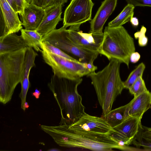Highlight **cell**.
I'll return each mask as SVG.
<instances>
[{
	"label": "cell",
	"instance_id": "obj_1",
	"mask_svg": "<svg viewBox=\"0 0 151 151\" xmlns=\"http://www.w3.org/2000/svg\"><path fill=\"white\" fill-rule=\"evenodd\" d=\"M41 129L51 137L60 146L79 148L94 151H110L114 149L126 150L110 134L83 133L69 129L68 125H42Z\"/></svg>",
	"mask_w": 151,
	"mask_h": 151
},
{
	"label": "cell",
	"instance_id": "obj_2",
	"mask_svg": "<svg viewBox=\"0 0 151 151\" xmlns=\"http://www.w3.org/2000/svg\"><path fill=\"white\" fill-rule=\"evenodd\" d=\"M82 81L81 78L72 80L52 75L47 85L60 108L61 118L59 124L70 126L85 113L77 89Z\"/></svg>",
	"mask_w": 151,
	"mask_h": 151
},
{
	"label": "cell",
	"instance_id": "obj_3",
	"mask_svg": "<svg viewBox=\"0 0 151 151\" xmlns=\"http://www.w3.org/2000/svg\"><path fill=\"white\" fill-rule=\"evenodd\" d=\"M121 63L116 59H111L102 70L97 72H91L87 75L91 79L96 91L102 109V116L111 110L116 97L124 88L120 74Z\"/></svg>",
	"mask_w": 151,
	"mask_h": 151
},
{
	"label": "cell",
	"instance_id": "obj_4",
	"mask_svg": "<svg viewBox=\"0 0 151 151\" xmlns=\"http://www.w3.org/2000/svg\"><path fill=\"white\" fill-rule=\"evenodd\" d=\"M27 47L0 54V102L3 104L11 101L15 88L22 82Z\"/></svg>",
	"mask_w": 151,
	"mask_h": 151
},
{
	"label": "cell",
	"instance_id": "obj_5",
	"mask_svg": "<svg viewBox=\"0 0 151 151\" xmlns=\"http://www.w3.org/2000/svg\"><path fill=\"white\" fill-rule=\"evenodd\" d=\"M99 54L109 60L116 59L129 67L130 57L135 52L134 39L123 26L106 27Z\"/></svg>",
	"mask_w": 151,
	"mask_h": 151
},
{
	"label": "cell",
	"instance_id": "obj_6",
	"mask_svg": "<svg viewBox=\"0 0 151 151\" xmlns=\"http://www.w3.org/2000/svg\"><path fill=\"white\" fill-rule=\"evenodd\" d=\"M41 45V52L44 61L51 67L54 75L57 77L76 79L91 73L87 68V63L68 59L54 54Z\"/></svg>",
	"mask_w": 151,
	"mask_h": 151
},
{
	"label": "cell",
	"instance_id": "obj_7",
	"mask_svg": "<svg viewBox=\"0 0 151 151\" xmlns=\"http://www.w3.org/2000/svg\"><path fill=\"white\" fill-rule=\"evenodd\" d=\"M66 28L63 26L52 31L43 37L42 42H49L80 62L93 63L99 53L75 45L67 37Z\"/></svg>",
	"mask_w": 151,
	"mask_h": 151
},
{
	"label": "cell",
	"instance_id": "obj_8",
	"mask_svg": "<svg viewBox=\"0 0 151 151\" xmlns=\"http://www.w3.org/2000/svg\"><path fill=\"white\" fill-rule=\"evenodd\" d=\"M94 4L92 0H71L64 13L63 26H80L91 20Z\"/></svg>",
	"mask_w": 151,
	"mask_h": 151
},
{
	"label": "cell",
	"instance_id": "obj_9",
	"mask_svg": "<svg viewBox=\"0 0 151 151\" xmlns=\"http://www.w3.org/2000/svg\"><path fill=\"white\" fill-rule=\"evenodd\" d=\"M69 129L83 133L110 134L114 130L102 116H92L85 113Z\"/></svg>",
	"mask_w": 151,
	"mask_h": 151
},
{
	"label": "cell",
	"instance_id": "obj_10",
	"mask_svg": "<svg viewBox=\"0 0 151 151\" xmlns=\"http://www.w3.org/2000/svg\"><path fill=\"white\" fill-rule=\"evenodd\" d=\"M80 27L78 25L70 26L67 29V37L77 46L99 53L104 33H83L80 30Z\"/></svg>",
	"mask_w": 151,
	"mask_h": 151
},
{
	"label": "cell",
	"instance_id": "obj_11",
	"mask_svg": "<svg viewBox=\"0 0 151 151\" xmlns=\"http://www.w3.org/2000/svg\"><path fill=\"white\" fill-rule=\"evenodd\" d=\"M141 119L129 116L120 124L113 127L114 131L110 134L122 146L127 150L128 146L137 134L141 123Z\"/></svg>",
	"mask_w": 151,
	"mask_h": 151
},
{
	"label": "cell",
	"instance_id": "obj_12",
	"mask_svg": "<svg viewBox=\"0 0 151 151\" xmlns=\"http://www.w3.org/2000/svg\"><path fill=\"white\" fill-rule=\"evenodd\" d=\"M0 37L20 30L23 25L19 19L18 13L6 0H0Z\"/></svg>",
	"mask_w": 151,
	"mask_h": 151
},
{
	"label": "cell",
	"instance_id": "obj_13",
	"mask_svg": "<svg viewBox=\"0 0 151 151\" xmlns=\"http://www.w3.org/2000/svg\"><path fill=\"white\" fill-rule=\"evenodd\" d=\"M117 0H104L98 10L94 17L90 22L89 32L103 34L104 26L109 17L114 10Z\"/></svg>",
	"mask_w": 151,
	"mask_h": 151
},
{
	"label": "cell",
	"instance_id": "obj_14",
	"mask_svg": "<svg viewBox=\"0 0 151 151\" xmlns=\"http://www.w3.org/2000/svg\"><path fill=\"white\" fill-rule=\"evenodd\" d=\"M64 6L58 5L52 6L45 10L43 19L36 30L43 37L56 29L59 22L63 20L61 17L62 7Z\"/></svg>",
	"mask_w": 151,
	"mask_h": 151
},
{
	"label": "cell",
	"instance_id": "obj_15",
	"mask_svg": "<svg viewBox=\"0 0 151 151\" xmlns=\"http://www.w3.org/2000/svg\"><path fill=\"white\" fill-rule=\"evenodd\" d=\"M45 12L43 8L28 3L24 8L23 14L20 17L24 29L36 30L41 22Z\"/></svg>",
	"mask_w": 151,
	"mask_h": 151
},
{
	"label": "cell",
	"instance_id": "obj_16",
	"mask_svg": "<svg viewBox=\"0 0 151 151\" xmlns=\"http://www.w3.org/2000/svg\"><path fill=\"white\" fill-rule=\"evenodd\" d=\"M38 54L31 47H27L26 53V67L23 77L21 83V90L19 94L21 100V108L25 111V104L27 92L29 87V76L31 68L35 66V61Z\"/></svg>",
	"mask_w": 151,
	"mask_h": 151
},
{
	"label": "cell",
	"instance_id": "obj_17",
	"mask_svg": "<svg viewBox=\"0 0 151 151\" xmlns=\"http://www.w3.org/2000/svg\"><path fill=\"white\" fill-rule=\"evenodd\" d=\"M129 103V116L142 119L144 113L151 108V93L147 90L134 97Z\"/></svg>",
	"mask_w": 151,
	"mask_h": 151
},
{
	"label": "cell",
	"instance_id": "obj_18",
	"mask_svg": "<svg viewBox=\"0 0 151 151\" xmlns=\"http://www.w3.org/2000/svg\"><path fill=\"white\" fill-rule=\"evenodd\" d=\"M28 47L21 35L16 33L0 37V54L13 52Z\"/></svg>",
	"mask_w": 151,
	"mask_h": 151
},
{
	"label": "cell",
	"instance_id": "obj_19",
	"mask_svg": "<svg viewBox=\"0 0 151 151\" xmlns=\"http://www.w3.org/2000/svg\"><path fill=\"white\" fill-rule=\"evenodd\" d=\"M129 103L119 108L111 110L106 115L102 116L113 128L120 124L129 116L128 107Z\"/></svg>",
	"mask_w": 151,
	"mask_h": 151
},
{
	"label": "cell",
	"instance_id": "obj_20",
	"mask_svg": "<svg viewBox=\"0 0 151 151\" xmlns=\"http://www.w3.org/2000/svg\"><path fill=\"white\" fill-rule=\"evenodd\" d=\"M21 35L28 47L33 48L37 52H41V42L43 37L36 30L22 29Z\"/></svg>",
	"mask_w": 151,
	"mask_h": 151
},
{
	"label": "cell",
	"instance_id": "obj_21",
	"mask_svg": "<svg viewBox=\"0 0 151 151\" xmlns=\"http://www.w3.org/2000/svg\"><path fill=\"white\" fill-rule=\"evenodd\" d=\"M134 8L132 5L127 4L121 13L108 23V26L111 27H121L130 21L133 16Z\"/></svg>",
	"mask_w": 151,
	"mask_h": 151
},
{
	"label": "cell",
	"instance_id": "obj_22",
	"mask_svg": "<svg viewBox=\"0 0 151 151\" xmlns=\"http://www.w3.org/2000/svg\"><path fill=\"white\" fill-rule=\"evenodd\" d=\"M145 68L144 63L142 62L129 74L126 80L124 82V88L129 89L134 82L141 76H142Z\"/></svg>",
	"mask_w": 151,
	"mask_h": 151
},
{
	"label": "cell",
	"instance_id": "obj_23",
	"mask_svg": "<svg viewBox=\"0 0 151 151\" xmlns=\"http://www.w3.org/2000/svg\"><path fill=\"white\" fill-rule=\"evenodd\" d=\"M129 92L136 97L147 90L142 76L140 77L129 89Z\"/></svg>",
	"mask_w": 151,
	"mask_h": 151
},
{
	"label": "cell",
	"instance_id": "obj_24",
	"mask_svg": "<svg viewBox=\"0 0 151 151\" xmlns=\"http://www.w3.org/2000/svg\"><path fill=\"white\" fill-rule=\"evenodd\" d=\"M41 44L47 50L52 53L62 56L68 59L78 61L60 49L52 45L47 41H44L42 42Z\"/></svg>",
	"mask_w": 151,
	"mask_h": 151
},
{
	"label": "cell",
	"instance_id": "obj_25",
	"mask_svg": "<svg viewBox=\"0 0 151 151\" xmlns=\"http://www.w3.org/2000/svg\"><path fill=\"white\" fill-rule=\"evenodd\" d=\"M12 8L20 17L23 15L25 7L28 3L26 0H6Z\"/></svg>",
	"mask_w": 151,
	"mask_h": 151
},
{
	"label": "cell",
	"instance_id": "obj_26",
	"mask_svg": "<svg viewBox=\"0 0 151 151\" xmlns=\"http://www.w3.org/2000/svg\"><path fill=\"white\" fill-rule=\"evenodd\" d=\"M146 31V28L144 26H142L140 30L134 34V38L138 40V44L140 47H145L147 44L148 39L145 35Z\"/></svg>",
	"mask_w": 151,
	"mask_h": 151
},
{
	"label": "cell",
	"instance_id": "obj_27",
	"mask_svg": "<svg viewBox=\"0 0 151 151\" xmlns=\"http://www.w3.org/2000/svg\"><path fill=\"white\" fill-rule=\"evenodd\" d=\"M135 139L137 142H134L135 145L138 147H142L146 150H151V140L142 137L138 133Z\"/></svg>",
	"mask_w": 151,
	"mask_h": 151
},
{
	"label": "cell",
	"instance_id": "obj_28",
	"mask_svg": "<svg viewBox=\"0 0 151 151\" xmlns=\"http://www.w3.org/2000/svg\"><path fill=\"white\" fill-rule=\"evenodd\" d=\"M127 4L136 6L151 7V0H126Z\"/></svg>",
	"mask_w": 151,
	"mask_h": 151
},
{
	"label": "cell",
	"instance_id": "obj_29",
	"mask_svg": "<svg viewBox=\"0 0 151 151\" xmlns=\"http://www.w3.org/2000/svg\"><path fill=\"white\" fill-rule=\"evenodd\" d=\"M68 0H47L43 8L45 10L54 6L64 4L67 3Z\"/></svg>",
	"mask_w": 151,
	"mask_h": 151
},
{
	"label": "cell",
	"instance_id": "obj_30",
	"mask_svg": "<svg viewBox=\"0 0 151 151\" xmlns=\"http://www.w3.org/2000/svg\"><path fill=\"white\" fill-rule=\"evenodd\" d=\"M138 133L143 137L151 140V127H148L141 124Z\"/></svg>",
	"mask_w": 151,
	"mask_h": 151
},
{
	"label": "cell",
	"instance_id": "obj_31",
	"mask_svg": "<svg viewBox=\"0 0 151 151\" xmlns=\"http://www.w3.org/2000/svg\"><path fill=\"white\" fill-rule=\"evenodd\" d=\"M140 55L137 52H134L132 53L130 57V62L133 63L137 62L140 60Z\"/></svg>",
	"mask_w": 151,
	"mask_h": 151
},
{
	"label": "cell",
	"instance_id": "obj_32",
	"mask_svg": "<svg viewBox=\"0 0 151 151\" xmlns=\"http://www.w3.org/2000/svg\"><path fill=\"white\" fill-rule=\"evenodd\" d=\"M47 0H32L31 4L42 8L45 6Z\"/></svg>",
	"mask_w": 151,
	"mask_h": 151
},
{
	"label": "cell",
	"instance_id": "obj_33",
	"mask_svg": "<svg viewBox=\"0 0 151 151\" xmlns=\"http://www.w3.org/2000/svg\"><path fill=\"white\" fill-rule=\"evenodd\" d=\"M87 67L91 72H95L97 68V67L94 65L93 62L87 63Z\"/></svg>",
	"mask_w": 151,
	"mask_h": 151
},
{
	"label": "cell",
	"instance_id": "obj_34",
	"mask_svg": "<svg viewBox=\"0 0 151 151\" xmlns=\"http://www.w3.org/2000/svg\"><path fill=\"white\" fill-rule=\"evenodd\" d=\"M130 22L132 25L134 27H137L139 25V22L138 19L133 17L131 18Z\"/></svg>",
	"mask_w": 151,
	"mask_h": 151
},
{
	"label": "cell",
	"instance_id": "obj_35",
	"mask_svg": "<svg viewBox=\"0 0 151 151\" xmlns=\"http://www.w3.org/2000/svg\"><path fill=\"white\" fill-rule=\"evenodd\" d=\"M40 94V90L36 89L34 92L32 93V95L34 96L36 99L39 98Z\"/></svg>",
	"mask_w": 151,
	"mask_h": 151
},
{
	"label": "cell",
	"instance_id": "obj_36",
	"mask_svg": "<svg viewBox=\"0 0 151 151\" xmlns=\"http://www.w3.org/2000/svg\"><path fill=\"white\" fill-rule=\"evenodd\" d=\"M29 105L28 103L26 102L25 104V107L26 109H27L29 107Z\"/></svg>",
	"mask_w": 151,
	"mask_h": 151
},
{
	"label": "cell",
	"instance_id": "obj_37",
	"mask_svg": "<svg viewBox=\"0 0 151 151\" xmlns=\"http://www.w3.org/2000/svg\"><path fill=\"white\" fill-rule=\"evenodd\" d=\"M32 0H26L27 2L29 3V4H31L32 2Z\"/></svg>",
	"mask_w": 151,
	"mask_h": 151
}]
</instances>
